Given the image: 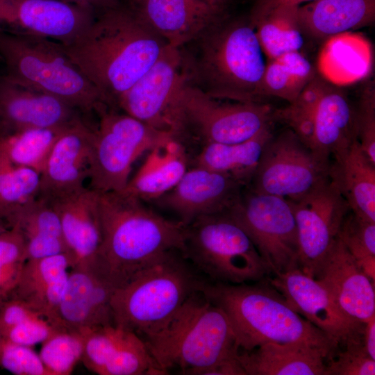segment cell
<instances>
[{
	"label": "cell",
	"mask_w": 375,
	"mask_h": 375,
	"mask_svg": "<svg viewBox=\"0 0 375 375\" xmlns=\"http://www.w3.org/2000/svg\"><path fill=\"white\" fill-rule=\"evenodd\" d=\"M183 255L212 282L253 283L271 273L249 236L226 212L188 224Z\"/></svg>",
	"instance_id": "8"
},
{
	"label": "cell",
	"mask_w": 375,
	"mask_h": 375,
	"mask_svg": "<svg viewBox=\"0 0 375 375\" xmlns=\"http://www.w3.org/2000/svg\"><path fill=\"white\" fill-rule=\"evenodd\" d=\"M71 266V259L66 253L27 260L9 297L19 299L49 321L65 290Z\"/></svg>",
	"instance_id": "24"
},
{
	"label": "cell",
	"mask_w": 375,
	"mask_h": 375,
	"mask_svg": "<svg viewBox=\"0 0 375 375\" xmlns=\"http://www.w3.org/2000/svg\"><path fill=\"white\" fill-rule=\"evenodd\" d=\"M179 49L190 85L216 99L262 102L267 62L250 19L222 17Z\"/></svg>",
	"instance_id": "3"
},
{
	"label": "cell",
	"mask_w": 375,
	"mask_h": 375,
	"mask_svg": "<svg viewBox=\"0 0 375 375\" xmlns=\"http://www.w3.org/2000/svg\"><path fill=\"white\" fill-rule=\"evenodd\" d=\"M97 124L81 119L61 133L40 172L39 197L51 201L85 187Z\"/></svg>",
	"instance_id": "19"
},
{
	"label": "cell",
	"mask_w": 375,
	"mask_h": 375,
	"mask_svg": "<svg viewBox=\"0 0 375 375\" xmlns=\"http://www.w3.org/2000/svg\"><path fill=\"white\" fill-rule=\"evenodd\" d=\"M329 85L330 83L317 73L292 102L273 112L274 121L286 124L309 148L318 105Z\"/></svg>",
	"instance_id": "37"
},
{
	"label": "cell",
	"mask_w": 375,
	"mask_h": 375,
	"mask_svg": "<svg viewBox=\"0 0 375 375\" xmlns=\"http://www.w3.org/2000/svg\"><path fill=\"white\" fill-rule=\"evenodd\" d=\"M186 81L180 49L168 46L121 97L117 108L174 137L175 111Z\"/></svg>",
	"instance_id": "14"
},
{
	"label": "cell",
	"mask_w": 375,
	"mask_h": 375,
	"mask_svg": "<svg viewBox=\"0 0 375 375\" xmlns=\"http://www.w3.org/2000/svg\"><path fill=\"white\" fill-rule=\"evenodd\" d=\"M362 342L367 354L375 360V315L364 324Z\"/></svg>",
	"instance_id": "48"
},
{
	"label": "cell",
	"mask_w": 375,
	"mask_h": 375,
	"mask_svg": "<svg viewBox=\"0 0 375 375\" xmlns=\"http://www.w3.org/2000/svg\"><path fill=\"white\" fill-rule=\"evenodd\" d=\"M0 367L16 375H50L39 354L31 347L3 338L0 342Z\"/></svg>",
	"instance_id": "42"
},
{
	"label": "cell",
	"mask_w": 375,
	"mask_h": 375,
	"mask_svg": "<svg viewBox=\"0 0 375 375\" xmlns=\"http://www.w3.org/2000/svg\"><path fill=\"white\" fill-rule=\"evenodd\" d=\"M96 17L90 8L58 0H0V32L73 42Z\"/></svg>",
	"instance_id": "15"
},
{
	"label": "cell",
	"mask_w": 375,
	"mask_h": 375,
	"mask_svg": "<svg viewBox=\"0 0 375 375\" xmlns=\"http://www.w3.org/2000/svg\"><path fill=\"white\" fill-rule=\"evenodd\" d=\"M188 162L186 146L170 138L149 151L124 190L143 201H151L176 185L189 168Z\"/></svg>",
	"instance_id": "28"
},
{
	"label": "cell",
	"mask_w": 375,
	"mask_h": 375,
	"mask_svg": "<svg viewBox=\"0 0 375 375\" xmlns=\"http://www.w3.org/2000/svg\"><path fill=\"white\" fill-rule=\"evenodd\" d=\"M276 274L299 267L295 218L289 201L249 188L226 212Z\"/></svg>",
	"instance_id": "11"
},
{
	"label": "cell",
	"mask_w": 375,
	"mask_h": 375,
	"mask_svg": "<svg viewBox=\"0 0 375 375\" xmlns=\"http://www.w3.org/2000/svg\"><path fill=\"white\" fill-rule=\"evenodd\" d=\"M328 357L309 344L276 342L240 351L238 355L245 375H324Z\"/></svg>",
	"instance_id": "26"
},
{
	"label": "cell",
	"mask_w": 375,
	"mask_h": 375,
	"mask_svg": "<svg viewBox=\"0 0 375 375\" xmlns=\"http://www.w3.org/2000/svg\"><path fill=\"white\" fill-rule=\"evenodd\" d=\"M168 46L181 48L222 17L205 0H124Z\"/></svg>",
	"instance_id": "21"
},
{
	"label": "cell",
	"mask_w": 375,
	"mask_h": 375,
	"mask_svg": "<svg viewBox=\"0 0 375 375\" xmlns=\"http://www.w3.org/2000/svg\"><path fill=\"white\" fill-rule=\"evenodd\" d=\"M83 340L81 362L90 371L101 375L113 353L122 328L115 325L99 326L78 331Z\"/></svg>",
	"instance_id": "41"
},
{
	"label": "cell",
	"mask_w": 375,
	"mask_h": 375,
	"mask_svg": "<svg viewBox=\"0 0 375 375\" xmlns=\"http://www.w3.org/2000/svg\"><path fill=\"white\" fill-rule=\"evenodd\" d=\"M81 119H89L53 95L0 76V133L66 127Z\"/></svg>",
	"instance_id": "20"
},
{
	"label": "cell",
	"mask_w": 375,
	"mask_h": 375,
	"mask_svg": "<svg viewBox=\"0 0 375 375\" xmlns=\"http://www.w3.org/2000/svg\"><path fill=\"white\" fill-rule=\"evenodd\" d=\"M9 228L8 226L4 220L0 217V235Z\"/></svg>",
	"instance_id": "51"
},
{
	"label": "cell",
	"mask_w": 375,
	"mask_h": 375,
	"mask_svg": "<svg viewBox=\"0 0 375 375\" xmlns=\"http://www.w3.org/2000/svg\"><path fill=\"white\" fill-rule=\"evenodd\" d=\"M143 340L166 374L177 368L183 374L245 375L225 313L201 290L160 331Z\"/></svg>",
	"instance_id": "4"
},
{
	"label": "cell",
	"mask_w": 375,
	"mask_h": 375,
	"mask_svg": "<svg viewBox=\"0 0 375 375\" xmlns=\"http://www.w3.org/2000/svg\"><path fill=\"white\" fill-rule=\"evenodd\" d=\"M357 140L367 158L375 165V90L370 82L363 89L356 108Z\"/></svg>",
	"instance_id": "43"
},
{
	"label": "cell",
	"mask_w": 375,
	"mask_h": 375,
	"mask_svg": "<svg viewBox=\"0 0 375 375\" xmlns=\"http://www.w3.org/2000/svg\"><path fill=\"white\" fill-rule=\"evenodd\" d=\"M12 227L22 233L27 260L68 253L59 216L47 199L38 197L19 215Z\"/></svg>",
	"instance_id": "32"
},
{
	"label": "cell",
	"mask_w": 375,
	"mask_h": 375,
	"mask_svg": "<svg viewBox=\"0 0 375 375\" xmlns=\"http://www.w3.org/2000/svg\"><path fill=\"white\" fill-rule=\"evenodd\" d=\"M269 283L299 315L331 338L338 347L362 340L364 324L347 315L324 285L299 267L274 274Z\"/></svg>",
	"instance_id": "16"
},
{
	"label": "cell",
	"mask_w": 375,
	"mask_h": 375,
	"mask_svg": "<svg viewBox=\"0 0 375 375\" xmlns=\"http://www.w3.org/2000/svg\"><path fill=\"white\" fill-rule=\"evenodd\" d=\"M330 176L350 210L375 222V165L365 156L358 140L334 158Z\"/></svg>",
	"instance_id": "30"
},
{
	"label": "cell",
	"mask_w": 375,
	"mask_h": 375,
	"mask_svg": "<svg viewBox=\"0 0 375 375\" xmlns=\"http://www.w3.org/2000/svg\"><path fill=\"white\" fill-rule=\"evenodd\" d=\"M304 35L325 41L372 23L375 0H317L298 6Z\"/></svg>",
	"instance_id": "27"
},
{
	"label": "cell",
	"mask_w": 375,
	"mask_h": 375,
	"mask_svg": "<svg viewBox=\"0 0 375 375\" xmlns=\"http://www.w3.org/2000/svg\"><path fill=\"white\" fill-rule=\"evenodd\" d=\"M297 10L298 6H289L254 9L250 21L269 60L302 48L304 33Z\"/></svg>",
	"instance_id": "33"
},
{
	"label": "cell",
	"mask_w": 375,
	"mask_h": 375,
	"mask_svg": "<svg viewBox=\"0 0 375 375\" xmlns=\"http://www.w3.org/2000/svg\"><path fill=\"white\" fill-rule=\"evenodd\" d=\"M209 4L215 7V8L223 12L225 6L228 3V0H205Z\"/></svg>",
	"instance_id": "50"
},
{
	"label": "cell",
	"mask_w": 375,
	"mask_h": 375,
	"mask_svg": "<svg viewBox=\"0 0 375 375\" xmlns=\"http://www.w3.org/2000/svg\"><path fill=\"white\" fill-rule=\"evenodd\" d=\"M40 173L0 159V217L11 228L39 196Z\"/></svg>",
	"instance_id": "36"
},
{
	"label": "cell",
	"mask_w": 375,
	"mask_h": 375,
	"mask_svg": "<svg viewBox=\"0 0 375 375\" xmlns=\"http://www.w3.org/2000/svg\"><path fill=\"white\" fill-rule=\"evenodd\" d=\"M69 4L85 6L94 11L96 15L106 10L117 7L124 0H58Z\"/></svg>",
	"instance_id": "47"
},
{
	"label": "cell",
	"mask_w": 375,
	"mask_h": 375,
	"mask_svg": "<svg viewBox=\"0 0 375 375\" xmlns=\"http://www.w3.org/2000/svg\"><path fill=\"white\" fill-rule=\"evenodd\" d=\"M244 188L224 174L192 165L174 188L150 202L188 225L199 217L227 211Z\"/></svg>",
	"instance_id": "18"
},
{
	"label": "cell",
	"mask_w": 375,
	"mask_h": 375,
	"mask_svg": "<svg viewBox=\"0 0 375 375\" xmlns=\"http://www.w3.org/2000/svg\"><path fill=\"white\" fill-rule=\"evenodd\" d=\"M42 344L39 356L50 375H69L81 360L83 340L78 331H59Z\"/></svg>",
	"instance_id": "39"
},
{
	"label": "cell",
	"mask_w": 375,
	"mask_h": 375,
	"mask_svg": "<svg viewBox=\"0 0 375 375\" xmlns=\"http://www.w3.org/2000/svg\"><path fill=\"white\" fill-rule=\"evenodd\" d=\"M27 260L26 242L16 227L0 235V302L10 297Z\"/></svg>",
	"instance_id": "40"
},
{
	"label": "cell",
	"mask_w": 375,
	"mask_h": 375,
	"mask_svg": "<svg viewBox=\"0 0 375 375\" xmlns=\"http://www.w3.org/2000/svg\"><path fill=\"white\" fill-rule=\"evenodd\" d=\"M201 291L225 313L240 350L251 351L269 342L303 343L329 357L338 347L297 312L268 277L240 284L206 281Z\"/></svg>",
	"instance_id": "5"
},
{
	"label": "cell",
	"mask_w": 375,
	"mask_h": 375,
	"mask_svg": "<svg viewBox=\"0 0 375 375\" xmlns=\"http://www.w3.org/2000/svg\"><path fill=\"white\" fill-rule=\"evenodd\" d=\"M62 47L108 106L118 110L121 97L168 45L122 3L96 15L80 36Z\"/></svg>",
	"instance_id": "1"
},
{
	"label": "cell",
	"mask_w": 375,
	"mask_h": 375,
	"mask_svg": "<svg viewBox=\"0 0 375 375\" xmlns=\"http://www.w3.org/2000/svg\"><path fill=\"white\" fill-rule=\"evenodd\" d=\"M115 286L94 260L70 268L65 290L49 321L60 331L114 325L110 305Z\"/></svg>",
	"instance_id": "17"
},
{
	"label": "cell",
	"mask_w": 375,
	"mask_h": 375,
	"mask_svg": "<svg viewBox=\"0 0 375 375\" xmlns=\"http://www.w3.org/2000/svg\"><path fill=\"white\" fill-rule=\"evenodd\" d=\"M68 126L0 133V159L40 173L55 142Z\"/></svg>",
	"instance_id": "35"
},
{
	"label": "cell",
	"mask_w": 375,
	"mask_h": 375,
	"mask_svg": "<svg viewBox=\"0 0 375 375\" xmlns=\"http://www.w3.org/2000/svg\"><path fill=\"white\" fill-rule=\"evenodd\" d=\"M97 118L88 177V188L97 192L124 190L135 161L174 138L118 110L106 108Z\"/></svg>",
	"instance_id": "10"
},
{
	"label": "cell",
	"mask_w": 375,
	"mask_h": 375,
	"mask_svg": "<svg viewBox=\"0 0 375 375\" xmlns=\"http://www.w3.org/2000/svg\"><path fill=\"white\" fill-rule=\"evenodd\" d=\"M317 0H261L256 8L269 9L279 6H299L305 2H311Z\"/></svg>",
	"instance_id": "49"
},
{
	"label": "cell",
	"mask_w": 375,
	"mask_h": 375,
	"mask_svg": "<svg viewBox=\"0 0 375 375\" xmlns=\"http://www.w3.org/2000/svg\"><path fill=\"white\" fill-rule=\"evenodd\" d=\"M1 302H0V304H1ZM2 338H2V336H1V333H0V342H1V340H2Z\"/></svg>",
	"instance_id": "52"
},
{
	"label": "cell",
	"mask_w": 375,
	"mask_h": 375,
	"mask_svg": "<svg viewBox=\"0 0 375 375\" xmlns=\"http://www.w3.org/2000/svg\"><path fill=\"white\" fill-rule=\"evenodd\" d=\"M272 136L269 125L244 142L203 144L192 159V165L224 174L244 188H249L264 149Z\"/></svg>",
	"instance_id": "31"
},
{
	"label": "cell",
	"mask_w": 375,
	"mask_h": 375,
	"mask_svg": "<svg viewBox=\"0 0 375 375\" xmlns=\"http://www.w3.org/2000/svg\"><path fill=\"white\" fill-rule=\"evenodd\" d=\"M273 110L263 102L212 97L186 81L176 108V139L199 143L244 142L272 124Z\"/></svg>",
	"instance_id": "9"
},
{
	"label": "cell",
	"mask_w": 375,
	"mask_h": 375,
	"mask_svg": "<svg viewBox=\"0 0 375 375\" xmlns=\"http://www.w3.org/2000/svg\"><path fill=\"white\" fill-rule=\"evenodd\" d=\"M35 315H38L19 299L8 297L3 300L0 304L1 336L11 328Z\"/></svg>",
	"instance_id": "46"
},
{
	"label": "cell",
	"mask_w": 375,
	"mask_h": 375,
	"mask_svg": "<svg viewBox=\"0 0 375 375\" xmlns=\"http://www.w3.org/2000/svg\"><path fill=\"white\" fill-rule=\"evenodd\" d=\"M0 58L7 78L65 101L90 120L109 108L58 42L0 32Z\"/></svg>",
	"instance_id": "7"
},
{
	"label": "cell",
	"mask_w": 375,
	"mask_h": 375,
	"mask_svg": "<svg viewBox=\"0 0 375 375\" xmlns=\"http://www.w3.org/2000/svg\"><path fill=\"white\" fill-rule=\"evenodd\" d=\"M317 72L300 51L284 53L267 62L260 96L275 97L292 102Z\"/></svg>",
	"instance_id": "34"
},
{
	"label": "cell",
	"mask_w": 375,
	"mask_h": 375,
	"mask_svg": "<svg viewBox=\"0 0 375 375\" xmlns=\"http://www.w3.org/2000/svg\"><path fill=\"white\" fill-rule=\"evenodd\" d=\"M357 140L356 108L344 91L330 83L319 103L310 149L331 164Z\"/></svg>",
	"instance_id": "25"
},
{
	"label": "cell",
	"mask_w": 375,
	"mask_h": 375,
	"mask_svg": "<svg viewBox=\"0 0 375 375\" xmlns=\"http://www.w3.org/2000/svg\"><path fill=\"white\" fill-rule=\"evenodd\" d=\"M59 331L44 318L35 315L11 328L2 338L15 344L32 347L44 342Z\"/></svg>",
	"instance_id": "45"
},
{
	"label": "cell",
	"mask_w": 375,
	"mask_h": 375,
	"mask_svg": "<svg viewBox=\"0 0 375 375\" xmlns=\"http://www.w3.org/2000/svg\"><path fill=\"white\" fill-rule=\"evenodd\" d=\"M324 42L317 65L318 74L328 83L347 85L362 80L371 72L372 47L361 34L345 32Z\"/></svg>",
	"instance_id": "29"
},
{
	"label": "cell",
	"mask_w": 375,
	"mask_h": 375,
	"mask_svg": "<svg viewBox=\"0 0 375 375\" xmlns=\"http://www.w3.org/2000/svg\"><path fill=\"white\" fill-rule=\"evenodd\" d=\"M49 201L59 216L71 267L94 260L101 241L98 192L85 187Z\"/></svg>",
	"instance_id": "23"
},
{
	"label": "cell",
	"mask_w": 375,
	"mask_h": 375,
	"mask_svg": "<svg viewBox=\"0 0 375 375\" xmlns=\"http://www.w3.org/2000/svg\"><path fill=\"white\" fill-rule=\"evenodd\" d=\"M101 241L94 259L116 289L163 254L185 249L188 225L125 190L98 192Z\"/></svg>",
	"instance_id": "2"
},
{
	"label": "cell",
	"mask_w": 375,
	"mask_h": 375,
	"mask_svg": "<svg viewBox=\"0 0 375 375\" xmlns=\"http://www.w3.org/2000/svg\"><path fill=\"white\" fill-rule=\"evenodd\" d=\"M375 360L367 354L362 340L347 344L326 365L324 375H374Z\"/></svg>",
	"instance_id": "44"
},
{
	"label": "cell",
	"mask_w": 375,
	"mask_h": 375,
	"mask_svg": "<svg viewBox=\"0 0 375 375\" xmlns=\"http://www.w3.org/2000/svg\"><path fill=\"white\" fill-rule=\"evenodd\" d=\"M338 237L360 269L375 282V222L350 210L341 224Z\"/></svg>",
	"instance_id": "38"
},
{
	"label": "cell",
	"mask_w": 375,
	"mask_h": 375,
	"mask_svg": "<svg viewBox=\"0 0 375 375\" xmlns=\"http://www.w3.org/2000/svg\"><path fill=\"white\" fill-rule=\"evenodd\" d=\"M206 282L181 251L167 252L115 290L110 301L114 325L142 339L149 337Z\"/></svg>",
	"instance_id": "6"
},
{
	"label": "cell",
	"mask_w": 375,
	"mask_h": 375,
	"mask_svg": "<svg viewBox=\"0 0 375 375\" xmlns=\"http://www.w3.org/2000/svg\"><path fill=\"white\" fill-rule=\"evenodd\" d=\"M331 164L318 158L288 129L267 144L249 188L297 201L330 178Z\"/></svg>",
	"instance_id": "12"
},
{
	"label": "cell",
	"mask_w": 375,
	"mask_h": 375,
	"mask_svg": "<svg viewBox=\"0 0 375 375\" xmlns=\"http://www.w3.org/2000/svg\"><path fill=\"white\" fill-rule=\"evenodd\" d=\"M289 201L297 226L299 268L316 278L350 208L331 176L305 197Z\"/></svg>",
	"instance_id": "13"
},
{
	"label": "cell",
	"mask_w": 375,
	"mask_h": 375,
	"mask_svg": "<svg viewBox=\"0 0 375 375\" xmlns=\"http://www.w3.org/2000/svg\"><path fill=\"white\" fill-rule=\"evenodd\" d=\"M316 279L351 318L365 324L375 315L374 283L358 266L338 237Z\"/></svg>",
	"instance_id": "22"
}]
</instances>
